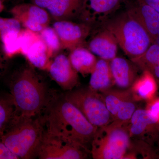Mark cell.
<instances>
[{
  "mask_svg": "<svg viewBox=\"0 0 159 159\" xmlns=\"http://www.w3.org/2000/svg\"><path fill=\"white\" fill-rule=\"evenodd\" d=\"M131 140L145 143L152 148L159 142V121L147 109H137L127 123Z\"/></svg>",
  "mask_w": 159,
  "mask_h": 159,
  "instance_id": "ba28073f",
  "label": "cell"
},
{
  "mask_svg": "<svg viewBox=\"0 0 159 159\" xmlns=\"http://www.w3.org/2000/svg\"><path fill=\"white\" fill-rule=\"evenodd\" d=\"M119 46L114 34L103 28L92 37L87 48L99 58L110 61L116 57Z\"/></svg>",
  "mask_w": 159,
  "mask_h": 159,
  "instance_id": "9a60e30c",
  "label": "cell"
},
{
  "mask_svg": "<svg viewBox=\"0 0 159 159\" xmlns=\"http://www.w3.org/2000/svg\"><path fill=\"white\" fill-rule=\"evenodd\" d=\"M9 12L24 28L37 33L49 26L51 21V17L47 9L31 3L17 4Z\"/></svg>",
  "mask_w": 159,
  "mask_h": 159,
  "instance_id": "9c48e42d",
  "label": "cell"
},
{
  "mask_svg": "<svg viewBox=\"0 0 159 159\" xmlns=\"http://www.w3.org/2000/svg\"><path fill=\"white\" fill-rule=\"evenodd\" d=\"M127 11L138 20L148 32L153 43L159 39V13L145 3L136 0Z\"/></svg>",
  "mask_w": 159,
  "mask_h": 159,
  "instance_id": "4fadbf2b",
  "label": "cell"
},
{
  "mask_svg": "<svg viewBox=\"0 0 159 159\" xmlns=\"http://www.w3.org/2000/svg\"><path fill=\"white\" fill-rule=\"evenodd\" d=\"M31 66H24L13 72L9 81L10 96L19 116L41 117L54 97Z\"/></svg>",
  "mask_w": 159,
  "mask_h": 159,
  "instance_id": "7a4b0ae2",
  "label": "cell"
},
{
  "mask_svg": "<svg viewBox=\"0 0 159 159\" xmlns=\"http://www.w3.org/2000/svg\"><path fill=\"white\" fill-rule=\"evenodd\" d=\"M130 61L139 70L142 71L148 70L152 67L159 63V44L152 43L142 55L131 58Z\"/></svg>",
  "mask_w": 159,
  "mask_h": 159,
  "instance_id": "603a6c76",
  "label": "cell"
},
{
  "mask_svg": "<svg viewBox=\"0 0 159 159\" xmlns=\"http://www.w3.org/2000/svg\"><path fill=\"white\" fill-rule=\"evenodd\" d=\"M149 101L146 109L149 111L159 121V98H153Z\"/></svg>",
  "mask_w": 159,
  "mask_h": 159,
  "instance_id": "f546056e",
  "label": "cell"
},
{
  "mask_svg": "<svg viewBox=\"0 0 159 159\" xmlns=\"http://www.w3.org/2000/svg\"><path fill=\"white\" fill-rule=\"evenodd\" d=\"M22 25L15 18L0 17V38L2 35L10 31H19L21 30Z\"/></svg>",
  "mask_w": 159,
  "mask_h": 159,
  "instance_id": "83f0119b",
  "label": "cell"
},
{
  "mask_svg": "<svg viewBox=\"0 0 159 159\" xmlns=\"http://www.w3.org/2000/svg\"><path fill=\"white\" fill-rule=\"evenodd\" d=\"M19 38L20 54L24 56L31 46L40 39V36L39 33L24 28L20 31Z\"/></svg>",
  "mask_w": 159,
  "mask_h": 159,
  "instance_id": "4316f807",
  "label": "cell"
},
{
  "mask_svg": "<svg viewBox=\"0 0 159 159\" xmlns=\"http://www.w3.org/2000/svg\"><path fill=\"white\" fill-rule=\"evenodd\" d=\"M19 32L12 31L2 35L0 38L2 49L8 58L20 54Z\"/></svg>",
  "mask_w": 159,
  "mask_h": 159,
  "instance_id": "484cf974",
  "label": "cell"
},
{
  "mask_svg": "<svg viewBox=\"0 0 159 159\" xmlns=\"http://www.w3.org/2000/svg\"><path fill=\"white\" fill-rule=\"evenodd\" d=\"M125 0H83L79 17L82 22L92 26L103 23L116 11Z\"/></svg>",
  "mask_w": 159,
  "mask_h": 159,
  "instance_id": "8fae6325",
  "label": "cell"
},
{
  "mask_svg": "<svg viewBox=\"0 0 159 159\" xmlns=\"http://www.w3.org/2000/svg\"><path fill=\"white\" fill-rule=\"evenodd\" d=\"M133 96L136 101L141 99H153L157 89V83L148 71H142L130 88Z\"/></svg>",
  "mask_w": 159,
  "mask_h": 159,
  "instance_id": "d6986e66",
  "label": "cell"
},
{
  "mask_svg": "<svg viewBox=\"0 0 159 159\" xmlns=\"http://www.w3.org/2000/svg\"><path fill=\"white\" fill-rule=\"evenodd\" d=\"M114 84L122 89H128L138 77L139 69L131 61L116 57L109 61Z\"/></svg>",
  "mask_w": 159,
  "mask_h": 159,
  "instance_id": "5bb4252c",
  "label": "cell"
},
{
  "mask_svg": "<svg viewBox=\"0 0 159 159\" xmlns=\"http://www.w3.org/2000/svg\"><path fill=\"white\" fill-rule=\"evenodd\" d=\"M156 10L159 13V0H139Z\"/></svg>",
  "mask_w": 159,
  "mask_h": 159,
  "instance_id": "d6a6232c",
  "label": "cell"
},
{
  "mask_svg": "<svg viewBox=\"0 0 159 159\" xmlns=\"http://www.w3.org/2000/svg\"><path fill=\"white\" fill-rule=\"evenodd\" d=\"M43 42L44 43L50 57L54 58L62 49L60 39L53 27L47 26L39 33Z\"/></svg>",
  "mask_w": 159,
  "mask_h": 159,
  "instance_id": "cb8c5ba5",
  "label": "cell"
},
{
  "mask_svg": "<svg viewBox=\"0 0 159 159\" xmlns=\"http://www.w3.org/2000/svg\"><path fill=\"white\" fill-rule=\"evenodd\" d=\"M83 0H54L46 9L55 21L71 20L79 17Z\"/></svg>",
  "mask_w": 159,
  "mask_h": 159,
  "instance_id": "2e32d148",
  "label": "cell"
},
{
  "mask_svg": "<svg viewBox=\"0 0 159 159\" xmlns=\"http://www.w3.org/2000/svg\"><path fill=\"white\" fill-rule=\"evenodd\" d=\"M65 98L79 110L89 122L97 128L108 125L112 117L107 107L102 95L90 88L69 91Z\"/></svg>",
  "mask_w": 159,
  "mask_h": 159,
  "instance_id": "8992f818",
  "label": "cell"
},
{
  "mask_svg": "<svg viewBox=\"0 0 159 159\" xmlns=\"http://www.w3.org/2000/svg\"><path fill=\"white\" fill-rule=\"evenodd\" d=\"M129 89H122L111 88L100 93L107 109L111 115L113 121L116 116L121 102L128 93Z\"/></svg>",
  "mask_w": 159,
  "mask_h": 159,
  "instance_id": "7402d4cb",
  "label": "cell"
},
{
  "mask_svg": "<svg viewBox=\"0 0 159 159\" xmlns=\"http://www.w3.org/2000/svg\"><path fill=\"white\" fill-rule=\"evenodd\" d=\"M50 76L64 90L71 91L79 84L78 73L69 57L60 54L51 59L48 70Z\"/></svg>",
  "mask_w": 159,
  "mask_h": 159,
  "instance_id": "7c38bea8",
  "label": "cell"
},
{
  "mask_svg": "<svg viewBox=\"0 0 159 159\" xmlns=\"http://www.w3.org/2000/svg\"><path fill=\"white\" fill-rule=\"evenodd\" d=\"M103 26L114 34L119 47L130 59L142 55L153 43L144 27L127 11L107 20Z\"/></svg>",
  "mask_w": 159,
  "mask_h": 159,
  "instance_id": "277c9868",
  "label": "cell"
},
{
  "mask_svg": "<svg viewBox=\"0 0 159 159\" xmlns=\"http://www.w3.org/2000/svg\"><path fill=\"white\" fill-rule=\"evenodd\" d=\"M4 6L3 4V0H0V13L4 9Z\"/></svg>",
  "mask_w": 159,
  "mask_h": 159,
  "instance_id": "e575fe53",
  "label": "cell"
},
{
  "mask_svg": "<svg viewBox=\"0 0 159 159\" xmlns=\"http://www.w3.org/2000/svg\"><path fill=\"white\" fill-rule=\"evenodd\" d=\"M90 152L77 142L45 129L37 157L40 159H82Z\"/></svg>",
  "mask_w": 159,
  "mask_h": 159,
  "instance_id": "52a82bcc",
  "label": "cell"
},
{
  "mask_svg": "<svg viewBox=\"0 0 159 159\" xmlns=\"http://www.w3.org/2000/svg\"><path fill=\"white\" fill-rule=\"evenodd\" d=\"M68 57L73 67L84 77L91 74L97 61L95 55L83 46L71 50Z\"/></svg>",
  "mask_w": 159,
  "mask_h": 159,
  "instance_id": "ac0fdd59",
  "label": "cell"
},
{
  "mask_svg": "<svg viewBox=\"0 0 159 159\" xmlns=\"http://www.w3.org/2000/svg\"><path fill=\"white\" fill-rule=\"evenodd\" d=\"M18 157L11 151L0 139V159H16Z\"/></svg>",
  "mask_w": 159,
  "mask_h": 159,
  "instance_id": "f1b7e54d",
  "label": "cell"
},
{
  "mask_svg": "<svg viewBox=\"0 0 159 159\" xmlns=\"http://www.w3.org/2000/svg\"><path fill=\"white\" fill-rule=\"evenodd\" d=\"M131 145L127 124L113 121L98 128L91 145V154L94 159H124Z\"/></svg>",
  "mask_w": 159,
  "mask_h": 159,
  "instance_id": "5b68a950",
  "label": "cell"
},
{
  "mask_svg": "<svg viewBox=\"0 0 159 159\" xmlns=\"http://www.w3.org/2000/svg\"><path fill=\"white\" fill-rule=\"evenodd\" d=\"M147 71H149L152 74L157 84H159V63L152 67Z\"/></svg>",
  "mask_w": 159,
  "mask_h": 159,
  "instance_id": "836d02e7",
  "label": "cell"
},
{
  "mask_svg": "<svg viewBox=\"0 0 159 159\" xmlns=\"http://www.w3.org/2000/svg\"><path fill=\"white\" fill-rule=\"evenodd\" d=\"M136 101L130 89L122 100L116 116L113 121L122 124H127L136 109Z\"/></svg>",
  "mask_w": 159,
  "mask_h": 159,
  "instance_id": "d4e9b609",
  "label": "cell"
},
{
  "mask_svg": "<svg viewBox=\"0 0 159 159\" xmlns=\"http://www.w3.org/2000/svg\"><path fill=\"white\" fill-rule=\"evenodd\" d=\"M158 157H159V156H158Z\"/></svg>",
  "mask_w": 159,
  "mask_h": 159,
  "instance_id": "8d00e7d4",
  "label": "cell"
},
{
  "mask_svg": "<svg viewBox=\"0 0 159 159\" xmlns=\"http://www.w3.org/2000/svg\"><path fill=\"white\" fill-rule=\"evenodd\" d=\"M54 0H30L31 3L44 8L47 9L54 2Z\"/></svg>",
  "mask_w": 159,
  "mask_h": 159,
  "instance_id": "1f68e13d",
  "label": "cell"
},
{
  "mask_svg": "<svg viewBox=\"0 0 159 159\" xmlns=\"http://www.w3.org/2000/svg\"><path fill=\"white\" fill-rule=\"evenodd\" d=\"M90 74L89 87L94 91L101 93L115 85L108 61L97 59Z\"/></svg>",
  "mask_w": 159,
  "mask_h": 159,
  "instance_id": "e0dca14e",
  "label": "cell"
},
{
  "mask_svg": "<svg viewBox=\"0 0 159 159\" xmlns=\"http://www.w3.org/2000/svg\"><path fill=\"white\" fill-rule=\"evenodd\" d=\"M155 43H158L159 44V39H158L157 40V41L156 42H155Z\"/></svg>",
  "mask_w": 159,
  "mask_h": 159,
  "instance_id": "d590c367",
  "label": "cell"
},
{
  "mask_svg": "<svg viewBox=\"0 0 159 159\" xmlns=\"http://www.w3.org/2000/svg\"><path fill=\"white\" fill-rule=\"evenodd\" d=\"M9 58L6 56L2 49L0 48V78L5 74L8 66Z\"/></svg>",
  "mask_w": 159,
  "mask_h": 159,
  "instance_id": "4dcf8cb0",
  "label": "cell"
},
{
  "mask_svg": "<svg viewBox=\"0 0 159 159\" xmlns=\"http://www.w3.org/2000/svg\"><path fill=\"white\" fill-rule=\"evenodd\" d=\"M20 118L10 95L0 96V137Z\"/></svg>",
  "mask_w": 159,
  "mask_h": 159,
  "instance_id": "ffe728a7",
  "label": "cell"
},
{
  "mask_svg": "<svg viewBox=\"0 0 159 159\" xmlns=\"http://www.w3.org/2000/svg\"><path fill=\"white\" fill-rule=\"evenodd\" d=\"M45 130L40 117H20L0 139L18 159H33L37 157Z\"/></svg>",
  "mask_w": 159,
  "mask_h": 159,
  "instance_id": "3957f363",
  "label": "cell"
},
{
  "mask_svg": "<svg viewBox=\"0 0 159 159\" xmlns=\"http://www.w3.org/2000/svg\"><path fill=\"white\" fill-rule=\"evenodd\" d=\"M40 118L47 130L77 142L91 152L98 128L64 97L54 96Z\"/></svg>",
  "mask_w": 159,
  "mask_h": 159,
  "instance_id": "6da1fadb",
  "label": "cell"
},
{
  "mask_svg": "<svg viewBox=\"0 0 159 159\" xmlns=\"http://www.w3.org/2000/svg\"><path fill=\"white\" fill-rule=\"evenodd\" d=\"M52 27L58 34L62 49L70 51L82 46L92 31L90 25L71 20L55 21Z\"/></svg>",
  "mask_w": 159,
  "mask_h": 159,
  "instance_id": "30bf717a",
  "label": "cell"
},
{
  "mask_svg": "<svg viewBox=\"0 0 159 159\" xmlns=\"http://www.w3.org/2000/svg\"><path fill=\"white\" fill-rule=\"evenodd\" d=\"M24 56L31 66L42 70H48L51 61L47 47L41 38Z\"/></svg>",
  "mask_w": 159,
  "mask_h": 159,
  "instance_id": "44dd1931",
  "label": "cell"
}]
</instances>
